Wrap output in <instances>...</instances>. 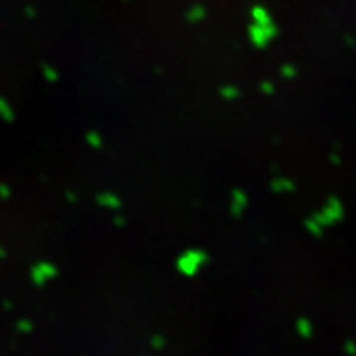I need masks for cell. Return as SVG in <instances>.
Returning a JSON list of instances; mask_svg holds the SVG:
<instances>
[{"label":"cell","instance_id":"1","mask_svg":"<svg viewBox=\"0 0 356 356\" xmlns=\"http://www.w3.org/2000/svg\"><path fill=\"white\" fill-rule=\"evenodd\" d=\"M318 224H322L323 228H330V226H335L345 218V208L343 203L340 201L337 196H328L325 204L318 209V211L310 214Z\"/></svg>","mask_w":356,"mask_h":356},{"label":"cell","instance_id":"2","mask_svg":"<svg viewBox=\"0 0 356 356\" xmlns=\"http://www.w3.org/2000/svg\"><path fill=\"white\" fill-rule=\"evenodd\" d=\"M208 261H209V256L203 249H188L178 257L177 269L183 274V276L193 277L206 266Z\"/></svg>","mask_w":356,"mask_h":356},{"label":"cell","instance_id":"3","mask_svg":"<svg viewBox=\"0 0 356 356\" xmlns=\"http://www.w3.org/2000/svg\"><path fill=\"white\" fill-rule=\"evenodd\" d=\"M277 35V30L276 26L272 23L271 25H259V23H254L249 28V38H251V43L254 45L259 50H262V48H266L269 43L274 40V36Z\"/></svg>","mask_w":356,"mask_h":356},{"label":"cell","instance_id":"4","mask_svg":"<svg viewBox=\"0 0 356 356\" xmlns=\"http://www.w3.org/2000/svg\"><path fill=\"white\" fill-rule=\"evenodd\" d=\"M247 204H249V196L246 195V191L239 190V188H234L233 193H231V204H229L231 214H233L234 218L242 216Z\"/></svg>","mask_w":356,"mask_h":356},{"label":"cell","instance_id":"5","mask_svg":"<svg viewBox=\"0 0 356 356\" xmlns=\"http://www.w3.org/2000/svg\"><path fill=\"white\" fill-rule=\"evenodd\" d=\"M271 190L274 193H279V195H282V193H292L295 191V183L287 177H277L271 181Z\"/></svg>","mask_w":356,"mask_h":356},{"label":"cell","instance_id":"6","mask_svg":"<svg viewBox=\"0 0 356 356\" xmlns=\"http://www.w3.org/2000/svg\"><path fill=\"white\" fill-rule=\"evenodd\" d=\"M295 330L304 340H309V338H312V335H314V325H312V322L307 317H299V318H297Z\"/></svg>","mask_w":356,"mask_h":356},{"label":"cell","instance_id":"7","mask_svg":"<svg viewBox=\"0 0 356 356\" xmlns=\"http://www.w3.org/2000/svg\"><path fill=\"white\" fill-rule=\"evenodd\" d=\"M219 96L226 101H236L241 96V91L234 84H224L219 88Z\"/></svg>","mask_w":356,"mask_h":356},{"label":"cell","instance_id":"8","mask_svg":"<svg viewBox=\"0 0 356 356\" xmlns=\"http://www.w3.org/2000/svg\"><path fill=\"white\" fill-rule=\"evenodd\" d=\"M304 226H305L307 233L312 234L314 237H322V236H323V229H325V228H323L322 224H318L312 216H309V218L304 221Z\"/></svg>","mask_w":356,"mask_h":356},{"label":"cell","instance_id":"9","mask_svg":"<svg viewBox=\"0 0 356 356\" xmlns=\"http://www.w3.org/2000/svg\"><path fill=\"white\" fill-rule=\"evenodd\" d=\"M252 17H254L256 23H259V25H271L272 23L271 18H269L267 12H266V10H262V8H254V12H252Z\"/></svg>","mask_w":356,"mask_h":356},{"label":"cell","instance_id":"10","mask_svg":"<svg viewBox=\"0 0 356 356\" xmlns=\"http://www.w3.org/2000/svg\"><path fill=\"white\" fill-rule=\"evenodd\" d=\"M297 68L294 66V64H290V63H285L280 66V76H282L284 79H294L297 76Z\"/></svg>","mask_w":356,"mask_h":356},{"label":"cell","instance_id":"11","mask_svg":"<svg viewBox=\"0 0 356 356\" xmlns=\"http://www.w3.org/2000/svg\"><path fill=\"white\" fill-rule=\"evenodd\" d=\"M259 91L266 96H272L276 93V84H274L272 81H262V83L259 84Z\"/></svg>","mask_w":356,"mask_h":356},{"label":"cell","instance_id":"12","mask_svg":"<svg viewBox=\"0 0 356 356\" xmlns=\"http://www.w3.org/2000/svg\"><path fill=\"white\" fill-rule=\"evenodd\" d=\"M343 352L347 355H352V356L356 355V342L355 340H347V342L343 343Z\"/></svg>","mask_w":356,"mask_h":356},{"label":"cell","instance_id":"13","mask_svg":"<svg viewBox=\"0 0 356 356\" xmlns=\"http://www.w3.org/2000/svg\"><path fill=\"white\" fill-rule=\"evenodd\" d=\"M328 160H330V164H333V165H342V157H340V154H337V152H332L330 155H328Z\"/></svg>","mask_w":356,"mask_h":356},{"label":"cell","instance_id":"14","mask_svg":"<svg viewBox=\"0 0 356 356\" xmlns=\"http://www.w3.org/2000/svg\"><path fill=\"white\" fill-rule=\"evenodd\" d=\"M190 18H191L193 21H196V20H199V18H203V10H195V12H193V13L190 15Z\"/></svg>","mask_w":356,"mask_h":356},{"label":"cell","instance_id":"15","mask_svg":"<svg viewBox=\"0 0 356 356\" xmlns=\"http://www.w3.org/2000/svg\"><path fill=\"white\" fill-rule=\"evenodd\" d=\"M162 345H164V340H162V338H155L154 340V347H162Z\"/></svg>","mask_w":356,"mask_h":356},{"label":"cell","instance_id":"16","mask_svg":"<svg viewBox=\"0 0 356 356\" xmlns=\"http://www.w3.org/2000/svg\"><path fill=\"white\" fill-rule=\"evenodd\" d=\"M347 43H348V45H350V46H353V45H355V41H353V38H350V36H348V38H347Z\"/></svg>","mask_w":356,"mask_h":356}]
</instances>
